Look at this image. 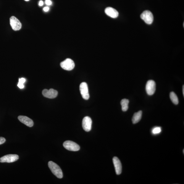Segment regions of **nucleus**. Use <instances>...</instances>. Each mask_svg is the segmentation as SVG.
I'll return each instance as SVG.
<instances>
[{
    "label": "nucleus",
    "instance_id": "obj_7",
    "mask_svg": "<svg viewBox=\"0 0 184 184\" xmlns=\"http://www.w3.org/2000/svg\"><path fill=\"white\" fill-rule=\"evenodd\" d=\"M80 90L83 98L86 100H88L90 96L87 84L85 82L81 83L80 86Z\"/></svg>",
    "mask_w": 184,
    "mask_h": 184
},
{
    "label": "nucleus",
    "instance_id": "obj_20",
    "mask_svg": "<svg viewBox=\"0 0 184 184\" xmlns=\"http://www.w3.org/2000/svg\"><path fill=\"white\" fill-rule=\"evenodd\" d=\"M46 4L48 5H51L52 2L50 0H46Z\"/></svg>",
    "mask_w": 184,
    "mask_h": 184
},
{
    "label": "nucleus",
    "instance_id": "obj_10",
    "mask_svg": "<svg viewBox=\"0 0 184 184\" xmlns=\"http://www.w3.org/2000/svg\"><path fill=\"white\" fill-rule=\"evenodd\" d=\"M92 121L91 118L86 116L83 118L82 121V127L83 129L86 132H89L91 129Z\"/></svg>",
    "mask_w": 184,
    "mask_h": 184
},
{
    "label": "nucleus",
    "instance_id": "obj_13",
    "mask_svg": "<svg viewBox=\"0 0 184 184\" xmlns=\"http://www.w3.org/2000/svg\"><path fill=\"white\" fill-rule=\"evenodd\" d=\"M105 12L108 16L113 18H117L119 15V13L117 11L112 7L106 8L105 10Z\"/></svg>",
    "mask_w": 184,
    "mask_h": 184
},
{
    "label": "nucleus",
    "instance_id": "obj_25",
    "mask_svg": "<svg viewBox=\"0 0 184 184\" xmlns=\"http://www.w3.org/2000/svg\"><path fill=\"white\" fill-rule=\"evenodd\" d=\"M184 150L183 149V154H184Z\"/></svg>",
    "mask_w": 184,
    "mask_h": 184
},
{
    "label": "nucleus",
    "instance_id": "obj_16",
    "mask_svg": "<svg viewBox=\"0 0 184 184\" xmlns=\"http://www.w3.org/2000/svg\"><path fill=\"white\" fill-rule=\"evenodd\" d=\"M170 97L171 100L175 105H177L179 103V100L178 97L175 93L171 92L170 94Z\"/></svg>",
    "mask_w": 184,
    "mask_h": 184
},
{
    "label": "nucleus",
    "instance_id": "obj_17",
    "mask_svg": "<svg viewBox=\"0 0 184 184\" xmlns=\"http://www.w3.org/2000/svg\"><path fill=\"white\" fill-rule=\"evenodd\" d=\"M26 81V80L24 78H20L19 79V82H18L17 84V86L20 89H23L24 87V83Z\"/></svg>",
    "mask_w": 184,
    "mask_h": 184
},
{
    "label": "nucleus",
    "instance_id": "obj_9",
    "mask_svg": "<svg viewBox=\"0 0 184 184\" xmlns=\"http://www.w3.org/2000/svg\"><path fill=\"white\" fill-rule=\"evenodd\" d=\"M43 96L46 98L49 99H54L56 98L57 96L58 92L53 89H50L49 90L44 89L42 92Z\"/></svg>",
    "mask_w": 184,
    "mask_h": 184
},
{
    "label": "nucleus",
    "instance_id": "obj_14",
    "mask_svg": "<svg viewBox=\"0 0 184 184\" xmlns=\"http://www.w3.org/2000/svg\"><path fill=\"white\" fill-rule=\"evenodd\" d=\"M142 114V112L141 110L138 112L135 113L134 114L132 119V121L133 124H136L140 121Z\"/></svg>",
    "mask_w": 184,
    "mask_h": 184
},
{
    "label": "nucleus",
    "instance_id": "obj_4",
    "mask_svg": "<svg viewBox=\"0 0 184 184\" xmlns=\"http://www.w3.org/2000/svg\"><path fill=\"white\" fill-rule=\"evenodd\" d=\"M60 65L63 69L68 71L73 70L75 67L74 62L70 59H67L61 62Z\"/></svg>",
    "mask_w": 184,
    "mask_h": 184
},
{
    "label": "nucleus",
    "instance_id": "obj_12",
    "mask_svg": "<svg viewBox=\"0 0 184 184\" xmlns=\"http://www.w3.org/2000/svg\"><path fill=\"white\" fill-rule=\"evenodd\" d=\"M18 119L21 122L24 124L28 127H32L33 125V122L30 118L24 116H20L18 117Z\"/></svg>",
    "mask_w": 184,
    "mask_h": 184
},
{
    "label": "nucleus",
    "instance_id": "obj_18",
    "mask_svg": "<svg viewBox=\"0 0 184 184\" xmlns=\"http://www.w3.org/2000/svg\"><path fill=\"white\" fill-rule=\"evenodd\" d=\"M161 132V128L160 127H157L154 128L152 130V133L154 135L159 134Z\"/></svg>",
    "mask_w": 184,
    "mask_h": 184
},
{
    "label": "nucleus",
    "instance_id": "obj_6",
    "mask_svg": "<svg viewBox=\"0 0 184 184\" xmlns=\"http://www.w3.org/2000/svg\"><path fill=\"white\" fill-rule=\"evenodd\" d=\"M19 159L17 155L10 154L5 155L0 158V162L1 163H12L14 162Z\"/></svg>",
    "mask_w": 184,
    "mask_h": 184
},
{
    "label": "nucleus",
    "instance_id": "obj_15",
    "mask_svg": "<svg viewBox=\"0 0 184 184\" xmlns=\"http://www.w3.org/2000/svg\"><path fill=\"white\" fill-rule=\"evenodd\" d=\"M129 100L128 99H124L122 100L121 101V105L122 107V110L123 112L127 111L128 109Z\"/></svg>",
    "mask_w": 184,
    "mask_h": 184
},
{
    "label": "nucleus",
    "instance_id": "obj_24",
    "mask_svg": "<svg viewBox=\"0 0 184 184\" xmlns=\"http://www.w3.org/2000/svg\"><path fill=\"white\" fill-rule=\"evenodd\" d=\"M24 1H25L27 2V1H29L30 0H24Z\"/></svg>",
    "mask_w": 184,
    "mask_h": 184
},
{
    "label": "nucleus",
    "instance_id": "obj_22",
    "mask_svg": "<svg viewBox=\"0 0 184 184\" xmlns=\"http://www.w3.org/2000/svg\"><path fill=\"white\" fill-rule=\"evenodd\" d=\"M43 1H41L39 2V5L40 6H43Z\"/></svg>",
    "mask_w": 184,
    "mask_h": 184
},
{
    "label": "nucleus",
    "instance_id": "obj_1",
    "mask_svg": "<svg viewBox=\"0 0 184 184\" xmlns=\"http://www.w3.org/2000/svg\"><path fill=\"white\" fill-rule=\"evenodd\" d=\"M49 167L53 174L58 178L61 179L63 177L62 171L59 166L52 161L48 163Z\"/></svg>",
    "mask_w": 184,
    "mask_h": 184
},
{
    "label": "nucleus",
    "instance_id": "obj_3",
    "mask_svg": "<svg viewBox=\"0 0 184 184\" xmlns=\"http://www.w3.org/2000/svg\"><path fill=\"white\" fill-rule=\"evenodd\" d=\"M63 146L65 148L71 151H78L80 149V147L78 144L70 141L64 142L63 143Z\"/></svg>",
    "mask_w": 184,
    "mask_h": 184
},
{
    "label": "nucleus",
    "instance_id": "obj_11",
    "mask_svg": "<svg viewBox=\"0 0 184 184\" xmlns=\"http://www.w3.org/2000/svg\"><path fill=\"white\" fill-rule=\"evenodd\" d=\"M114 165L116 173L117 175H119L122 172V165L120 160L117 157H114L113 159Z\"/></svg>",
    "mask_w": 184,
    "mask_h": 184
},
{
    "label": "nucleus",
    "instance_id": "obj_5",
    "mask_svg": "<svg viewBox=\"0 0 184 184\" xmlns=\"http://www.w3.org/2000/svg\"><path fill=\"white\" fill-rule=\"evenodd\" d=\"M156 84L154 81L150 80L147 81L146 86V90L148 95H153L156 91Z\"/></svg>",
    "mask_w": 184,
    "mask_h": 184
},
{
    "label": "nucleus",
    "instance_id": "obj_2",
    "mask_svg": "<svg viewBox=\"0 0 184 184\" xmlns=\"http://www.w3.org/2000/svg\"><path fill=\"white\" fill-rule=\"evenodd\" d=\"M141 19L144 21L147 24L151 25L153 23L154 16L152 12L148 10L144 11L141 15Z\"/></svg>",
    "mask_w": 184,
    "mask_h": 184
},
{
    "label": "nucleus",
    "instance_id": "obj_23",
    "mask_svg": "<svg viewBox=\"0 0 184 184\" xmlns=\"http://www.w3.org/2000/svg\"><path fill=\"white\" fill-rule=\"evenodd\" d=\"M182 92H183V96H184V85L183 86V87H182Z\"/></svg>",
    "mask_w": 184,
    "mask_h": 184
},
{
    "label": "nucleus",
    "instance_id": "obj_19",
    "mask_svg": "<svg viewBox=\"0 0 184 184\" xmlns=\"http://www.w3.org/2000/svg\"><path fill=\"white\" fill-rule=\"evenodd\" d=\"M6 141V139L3 137H0V145L4 144Z\"/></svg>",
    "mask_w": 184,
    "mask_h": 184
},
{
    "label": "nucleus",
    "instance_id": "obj_21",
    "mask_svg": "<svg viewBox=\"0 0 184 184\" xmlns=\"http://www.w3.org/2000/svg\"><path fill=\"white\" fill-rule=\"evenodd\" d=\"M49 8L48 7H45L44 8L43 10L45 12H48L49 11Z\"/></svg>",
    "mask_w": 184,
    "mask_h": 184
},
{
    "label": "nucleus",
    "instance_id": "obj_8",
    "mask_svg": "<svg viewBox=\"0 0 184 184\" xmlns=\"http://www.w3.org/2000/svg\"><path fill=\"white\" fill-rule=\"evenodd\" d=\"M10 24L13 30L17 31L21 28V23L19 20L14 16H12L10 18Z\"/></svg>",
    "mask_w": 184,
    "mask_h": 184
}]
</instances>
